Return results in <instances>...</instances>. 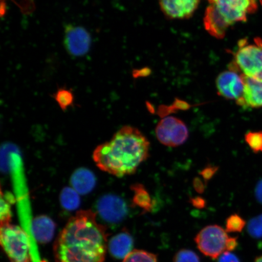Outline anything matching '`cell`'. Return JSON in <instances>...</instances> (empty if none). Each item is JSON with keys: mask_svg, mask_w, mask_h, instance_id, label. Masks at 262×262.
<instances>
[{"mask_svg": "<svg viewBox=\"0 0 262 262\" xmlns=\"http://www.w3.org/2000/svg\"><path fill=\"white\" fill-rule=\"evenodd\" d=\"M106 228L91 210L78 211L70 219L54 245L57 262H103L106 251Z\"/></svg>", "mask_w": 262, "mask_h": 262, "instance_id": "6da1fadb", "label": "cell"}, {"mask_svg": "<svg viewBox=\"0 0 262 262\" xmlns=\"http://www.w3.org/2000/svg\"><path fill=\"white\" fill-rule=\"evenodd\" d=\"M150 143L140 130L125 126L109 142L95 149L93 160L101 171L117 177L133 174L149 156Z\"/></svg>", "mask_w": 262, "mask_h": 262, "instance_id": "7a4b0ae2", "label": "cell"}, {"mask_svg": "<svg viewBox=\"0 0 262 262\" xmlns=\"http://www.w3.org/2000/svg\"><path fill=\"white\" fill-rule=\"evenodd\" d=\"M204 18L205 30L217 39L225 37L228 29L238 22L247 21L248 15L258 8L257 0H207Z\"/></svg>", "mask_w": 262, "mask_h": 262, "instance_id": "3957f363", "label": "cell"}, {"mask_svg": "<svg viewBox=\"0 0 262 262\" xmlns=\"http://www.w3.org/2000/svg\"><path fill=\"white\" fill-rule=\"evenodd\" d=\"M229 70L245 76L262 79V39L255 38L254 43H250L247 39L239 41Z\"/></svg>", "mask_w": 262, "mask_h": 262, "instance_id": "277c9868", "label": "cell"}, {"mask_svg": "<svg viewBox=\"0 0 262 262\" xmlns=\"http://www.w3.org/2000/svg\"><path fill=\"white\" fill-rule=\"evenodd\" d=\"M228 233L220 226L208 225L196 234L195 242L203 254L216 259L225 252L233 251L237 247V238L229 236Z\"/></svg>", "mask_w": 262, "mask_h": 262, "instance_id": "5b68a950", "label": "cell"}, {"mask_svg": "<svg viewBox=\"0 0 262 262\" xmlns=\"http://www.w3.org/2000/svg\"><path fill=\"white\" fill-rule=\"evenodd\" d=\"M1 244L11 262H31V241L25 229L11 224L1 227Z\"/></svg>", "mask_w": 262, "mask_h": 262, "instance_id": "8992f818", "label": "cell"}, {"mask_svg": "<svg viewBox=\"0 0 262 262\" xmlns=\"http://www.w3.org/2000/svg\"><path fill=\"white\" fill-rule=\"evenodd\" d=\"M156 134L162 145L176 147L183 145L188 140L189 130L186 124L178 118L166 117L157 124Z\"/></svg>", "mask_w": 262, "mask_h": 262, "instance_id": "52a82bcc", "label": "cell"}, {"mask_svg": "<svg viewBox=\"0 0 262 262\" xmlns=\"http://www.w3.org/2000/svg\"><path fill=\"white\" fill-rule=\"evenodd\" d=\"M64 46L68 53L74 57H81L90 52L92 45L90 33L80 26H66Z\"/></svg>", "mask_w": 262, "mask_h": 262, "instance_id": "ba28073f", "label": "cell"}, {"mask_svg": "<svg viewBox=\"0 0 262 262\" xmlns=\"http://www.w3.org/2000/svg\"><path fill=\"white\" fill-rule=\"evenodd\" d=\"M216 88L219 96L236 101L244 93L243 77L237 72L231 70L223 72L216 79Z\"/></svg>", "mask_w": 262, "mask_h": 262, "instance_id": "9c48e42d", "label": "cell"}, {"mask_svg": "<svg viewBox=\"0 0 262 262\" xmlns=\"http://www.w3.org/2000/svg\"><path fill=\"white\" fill-rule=\"evenodd\" d=\"M97 210L100 217L111 224H119L123 221L128 212L123 200L114 195L102 196L98 202Z\"/></svg>", "mask_w": 262, "mask_h": 262, "instance_id": "30bf717a", "label": "cell"}, {"mask_svg": "<svg viewBox=\"0 0 262 262\" xmlns=\"http://www.w3.org/2000/svg\"><path fill=\"white\" fill-rule=\"evenodd\" d=\"M200 3L201 0H159L161 11L166 17L172 19L191 18Z\"/></svg>", "mask_w": 262, "mask_h": 262, "instance_id": "8fae6325", "label": "cell"}, {"mask_svg": "<svg viewBox=\"0 0 262 262\" xmlns=\"http://www.w3.org/2000/svg\"><path fill=\"white\" fill-rule=\"evenodd\" d=\"M244 90L241 98L236 101L238 106L246 108L262 107V79L242 75Z\"/></svg>", "mask_w": 262, "mask_h": 262, "instance_id": "7c38bea8", "label": "cell"}, {"mask_svg": "<svg viewBox=\"0 0 262 262\" xmlns=\"http://www.w3.org/2000/svg\"><path fill=\"white\" fill-rule=\"evenodd\" d=\"M55 230V223L48 216H38L31 222L33 236L36 241L41 244H47L51 242L54 237Z\"/></svg>", "mask_w": 262, "mask_h": 262, "instance_id": "4fadbf2b", "label": "cell"}, {"mask_svg": "<svg viewBox=\"0 0 262 262\" xmlns=\"http://www.w3.org/2000/svg\"><path fill=\"white\" fill-rule=\"evenodd\" d=\"M133 245V237L128 232L123 231L111 239L109 250L114 257L124 259L132 252Z\"/></svg>", "mask_w": 262, "mask_h": 262, "instance_id": "5bb4252c", "label": "cell"}, {"mask_svg": "<svg viewBox=\"0 0 262 262\" xmlns=\"http://www.w3.org/2000/svg\"><path fill=\"white\" fill-rule=\"evenodd\" d=\"M96 183V178L93 173L84 168L75 171L71 179L73 188L81 194H86L90 192L94 189Z\"/></svg>", "mask_w": 262, "mask_h": 262, "instance_id": "9a60e30c", "label": "cell"}, {"mask_svg": "<svg viewBox=\"0 0 262 262\" xmlns=\"http://www.w3.org/2000/svg\"><path fill=\"white\" fill-rule=\"evenodd\" d=\"M131 189L134 192L133 204L144 211H151L153 206L152 200L145 187L142 185L136 184L131 186Z\"/></svg>", "mask_w": 262, "mask_h": 262, "instance_id": "2e32d148", "label": "cell"}, {"mask_svg": "<svg viewBox=\"0 0 262 262\" xmlns=\"http://www.w3.org/2000/svg\"><path fill=\"white\" fill-rule=\"evenodd\" d=\"M79 193L73 188H65L60 195V202L62 206L67 210L73 211L79 207L80 199Z\"/></svg>", "mask_w": 262, "mask_h": 262, "instance_id": "e0dca14e", "label": "cell"}, {"mask_svg": "<svg viewBox=\"0 0 262 262\" xmlns=\"http://www.w3.org/2000/svg\"><path fill=\"white\" fill-rule=\"evenodd\" d=\"M53 97L59 106L63 111L67 110L74 103V96L73 92L66 88H59L56 93L54 94Z\"/></svg>", "mask_w": 262, "mask_h": 262, "instance_id": "ac0fdd59", "label": "cell"}, {"mask_svg": "<svg viewBox=\"0 0 262 262\" xmlns=\"http://www.w3.org/2000/svg\"><path fill=\"white\" fill-rule=\"evenodd\" d=\"M123 262H158L157 255L149 252L135 250L124 258Z\"/></svg>", "mask_w": 262, "mask_h": 262, "instance_id": "d6986e66", "label": "cell"}, {"mask_svg": "<svg viewBox=\"0 0 262 262\" xmlns=\"http://www.w3.org/2000/svg\"><path fill=\"white\" fill-rule=\"evenodd\" d=\"M14 199H10L8 198V195L3 194L1 193V227L8 225L11 223L12 219V212L11 205L14 202Z\"/></svg>", "mask_w": 262, "mask_h": 262, "instance_id": "ffe728a7", "label": "cell"}, {"mask_svg": "<svg viewBox=\"0 0 262 262\" xmlns=\"http://www.w3.org/2000/svg\"><path fill=\"white\" fill-rule=\"evenodd\" d=\"M246 222L241 216L232 214L227 219L226 222V231L228 233L240 232L245 227Z\"/></svg>", "mask_w": 262, "mask_h": 262, "instance_id": "44dd1931", "label": "cell"}, {"mask_svg": "<svg viewBox=\"0 0 262 262\" xmlns=\"http://www.w3.org/2000/svg\"><path fill=\"white\" fill-rule=\"evenodd\" d=\"M248 234L255 238H262V214L249 221L247 225Z\"/></svg>", "mask_w": 262, "mask_h": 262, "instance_id": "7402d4cb", "label": "cell"}, {"mask_svg": "<svg viewBox=\"0 0 262 262\" xmlns=\"http://www.w3.org/2000/svg\"><path fill=\"white\" fill-rule=\"evenodd\" d=\"M246 142L254 152H262V133L250 132L245 136Z\"/></svg>", "mask_w": 262, "mask_h": 262, "instance_id": "603a6c76", "label": "cell"}, {"mask_svg": "<svg viewBox=\"0 0 262 262\" xmlns=\"http://www.w3.org/2000/svg\"><path fill=\"white\" fill-rule=\"evenodd\" d=\"M173 262H201L198 255L192 250L182 249L176 253Z\"/></svg>", "mask_w": 262, "mask_h": 262, "instance_id": "cb8c5ba5", "label": "cell"}, {"mask_svg": "<svg viewBox=\"0 0 262 262\" xmlns=\"http://www.w3.org/2000/svg\"><path fill=\"white\" fill-rule=\"evenodd\" d=\"M217 262H241L237 255L231 252H225L218 258Z\"/></svg>", "mask_w": 262, "mask_h": 262, "instance_id": "d4e9b609", "label": "cell"}, {"mask_svg": "<svg viewBox=\"0 0 262 262\" xmlns=\"http://www.w3.org/2000/svg\"><path fill=\"white\" fill-rule=\"evenodd\" d=\"M255 195L258 200V201L262 204V180H260L255 188Z\"/></svg>", "mask_w": 262, "mask_h": 262, "instance_id": "484cf974", "label": "cell"}, {"mask_svg": "<svg viewBox=\"0 0 262 262\" xmlns=\"http://www.w3.org/2000/svg\"><path fill=\"white\" fill-rule=\"evenodd\" d=\"M0 14H1L2 18L5 16L6 12H7V6L5 0H1V3H0Z\"/></svg>", "mask_w": 262, "mask_h": 262, "instance_id": "4316f807", "label": "cell"}, {"mask_svg": "<svg viewBox=\"0 0 262 262\" xmlns=\"http://www.w3.org/2000/svg\"><path fill=\"white\" fill-rule=\"evenodd\" d=\"M254 262H262V255L259 257H257Z\"/></svg>", "mask_w": 262, "mask_h": 262, "instance_id": "83f0119b", "label": "cell"}, {"mask_svg": "<svg viewBox=\"0 0 262 262\" xmlns=\"http://www.w3.org/2000/svg\"><path fill=\"white\" fill-rule=\"evenodd\" d=\"M259 2H260L261 5V6H262V2L261 1V0H259Z\"/></svg>", "mask_w": 262, "mask_h": 262, "instance_id": "f1b7e54d", "label": "cell"}]
</instances>
